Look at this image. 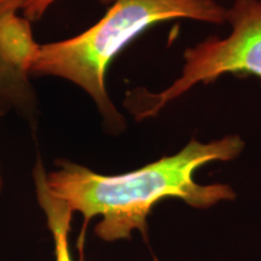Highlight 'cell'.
Here are the masks:
<instances>
[{
    "label": "cell",
    "mask_w": 261,
    "mask_h": 261,
    "mask_svg": "<svg viewBox=\"0 0 261 261\" xmlns=\"http://www.w3.org/2000/svg\"><path fill=\"white\" fill-rule=\"evenodd\" d=\"M244 145L237 135L208 143L191 139L177 154L115 175L99 174L69 160H58L57 168L46 173V185L55 197L83 217L77 240L83 254L86 228L94 217H100L94 234L104 242L130 240L136 230L148 240L149 214L166 198H179L197 210L233 201L236 192L230 185L198 184L195 173L207 163L237 159Z\"/></svg>",
    "instance_id": "1"
},
{
    "label": "cell",
    "mask_w": 261,
    "mask_h": 261,
    "mask_svg": "<svg viewBox=\"0 0 261 261\" xmlns=\"http://www.w3.org/2000/svg\"><path fill=\"white\" fill-rule=\"evenodd\" d=\"M226 11L215 0H114L96 24L62 41L39 45L29 74L68 80L84 90L110 126L123 119L107 90V73L114 58L142 33L160 22L189 18L208 23L226 22Z\"/></svg>",
    "instance_id": "2"
},
{
    "label": "cell",
    "mask_w": 261,
    "mask_h": 261,
    "mask_svg": "<svg viewBox=\"0 0 261 261\" xmlns=\"http://www.w3.org/2000/svg\"><path fill=\"white\" fill-rule=\"evenodd\" d=\"M226 22L231 25L228 37H211L185 50L181 75L168 89L129 98V110L137 120L155 116L195 85L211 84L221 75L261 76V0H234L226 11Z\"/></svg>",
    "instance_id": "3"
},
{
    "label": "cell",
    "mask_w": 261,
    "mask_h": 261,
    "mask_svg": "<svg viewBox=\"0 0 261 261\" xmlns=\"http://www.w3.org/2000/svg\"><path fill=\"white\" fill-rule=\"evenodd\" d=\"M39 48L33 38L31 22L12 14L0 22V60L6 67L27 79L29 67Z\"/></svg>",
    "instance_id": "4"
},
{
    "label": "cell",
    "mask_w": 261,
    "mask_h": 261,
    "mask_svg": "<svg viewBox=\"0 0 261 261\" xmlns=\"http://www.w3.org/2000/svg\"><path fill=\"white\" fill-rule=\"evenodd\" d=\"M34 182L37 198L45 217L55 246V261H74L69 248V232L73 212L64 202L58 200L48 191L46 172L41 162L34 168Z\"/></svg>",
    "instance_id": "5"
},
{
    "label": "cell",
    "mask_w": 261,
    "mask_h": 261,
    "mask_svg": "<svg viewBox=\"0 0 261 261\" xmlns=\"http://www.w3.org/2000/svg\"><path fill=\"white\" fill-rule=\"evenodd\" d=\"M25 0H0V22L6 16L22 11ZM27 79L3 63L0 60V100H14L16 103L25 96Z\"/></svg>",
    "instance_id": "6"
},
{
    "label": "cell",
    "mask_w": 261,
    "mask_h": 261,
    "mask_svg": "<svg viewBox=\"0 0 261 261\" xmlns=\"http://www.w3.org/2000/svg\"><path fill=\"white\" fill-rule=\"evenodd\" d=\"M58 0H25L22 14L29 22L39 21L46 11ZM103 5H112L114 0H98Z\"/></svg>",
    "instance_id": "7"
},
{
    "label": "cell",
    "mask_w": 261,
    "mask_h": 261,
    "mask_svg": "<svg viewBox=\"0 0 261 261\" xmlns=\"http://www.w3.org/2000/svg\"><path fill=\"white\" fill-rule=\"evenodd\" d=\"M3 187H4V179H3L2 165H0V196H2V192H3Z\"/></svg>",
    "instance_id": "8"
}]
</instances>
